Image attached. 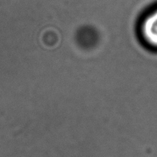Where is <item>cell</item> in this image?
<instances>
[{"mask_svg": "<svg viewBox=\"0 0 157 157\" xmlns=\"http://www.w3.org/2000/svg\"><path fill=\"white\" fill-rule=\"evenodd\" d=\"M137 36L148 50L157 52V5L147 9L136 25Z\"/></svg>", "mask_w": 157, "mask_h": 157, "instance_id": "cell-1", "label": "cell"}]
</instances>
